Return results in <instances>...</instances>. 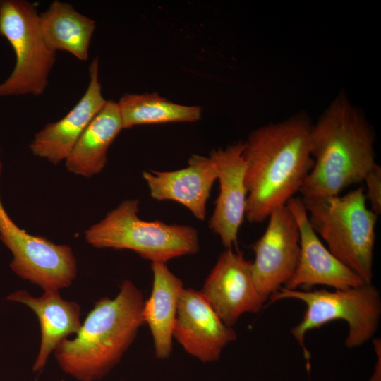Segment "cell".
Here are the masks:
<instances>
[{
  "label": "cell",
  "mask_w": 381,
  "mask_h": 381,
  "mask_svg": "<svg viewBox=\"0 0 381 381\" xmlns=\"http://www.w3.org/2000/svg\"><path fill=\"white\" fill-rule=\"evenodd\" d=\"M0 35L16 57L12 72L0 83V97L43 94L56 52L42 38L35 5L25 0H0Z\"/></svg>",
  "instance_id": "cell-7"
},
{
  "label": "cell",
  "mask_w": 381,
  "mask_h": 381,
  "mask_svg": "<svg viewBox=\"0 0 381 381\" xmlns=\"http://www.w3.org/2000/svg\"><path fill=\"white\" fill-rule=\"evenodd\" d=\"M6 299L26 305L38 318L41 342L32 366L34 372L42 370L56 346L69 335L77 334L81 327L80 305L64 300L59 291H44L42 296L34 297L25 290H19Z\"/></svg>",
  "instance_id": "cell-16"
},
{
  "label": "cell",
  "mask_w": 381,
  "mask_h": 381,
  "mask_svg": "<svg viewBox=\"0 0 381 381\" xmlns=\"http://www.w3.org/2000/svg\"><path fill=\"white\" fill-rule=\"evenodd\" d=\"M366 200L370 202V210L377 215L381 213V167L377 164L365 177Z\"/></svg>",
  "instance_id": "cell-21"
},
{
  "label": "cell",
  "mask_w": 381,
  "mask_h": 381,
  "mask_svg": "<svg viewBox=\"0 0 381 381\" xmlns=\"http://www.w3.org/2000/svg\"><path fill=\"white\" fill-rule=\"evenodd\" d=\"M173 339L200 362L213 363L237 335L221 320L200 291L184 288L178 304Z\"/></svg>",
  "instance_id": "cell-12"
},
{
  "label": "cell",
  "mask_w": 381,
  "mask_h": 381,
  "mask_svg": "<svg viewBox=\"0 0 381 381\" xmlns=\"http://www.w3.org/2000/svg\"><path fill=\"white\" fill-rule=\"evenodd\" d=\"M373 344L377 353V361L375 368V372L370 381H381V354H380V339H374Z\"/></svg>",
  "instance_id": "cell-22"
},
{
  "label": "cell",
  "mask_w": 381,
  "mask_h": 381,
  "mask_svg": "<svg viewBox=\"0 0 381 381\" xmlns=\"http://www.w3.org/2000/svg\"><path fill=\"white\" fill-rule=\"evenodd\" d=\"M373 128L344 94L338 95L310 132L314 165L300 192L303 198L339 195L364 181L377 164Z\"/></svg>",
  "instance_id": "cell-2"
},
{
  "label": "cell",
  "mask_w": 381,
  "mask_h": 381,
  "mask_svg": "<svg viewBox=\"0 0 381 381\" xmlns=\"http://www.w3.org/2000/svg\"><path fill=\"white\" fill-rule=\"evenodd\" d=\"M139 201H123L104 218L85 231V238L98 248L130 250L153 262L196 254L198 231L188 225L146 221L138 216Z\"/></svg>",
  "instance_id": "cell-5"
},
{
  "label": "cell",
  "mask_w": 381,
  "mask_h": 381,
  "mask_svg": "<svg viewBox=\"0 0 381 381\" xmlns=\"http://www.w3.org/2000/svg\"><path fill=\"white\" fill-rule=\"evenodd\" d=\"M200 292L230 327L243 314L258 313L267 301L255 285L252 262L232 248L225 249L219 255Z\"/></svg>",
  "instance_id": "cell-10"
},
{
  "label": "cell",
  "mask_w": 381,
  "mask_h": 381,
  "mask_svg": "<svg viewBox=\"0 0 381 381\" xmlns=\"http://www.w3.org/2000/svg\"><path fill=\"white\" fill-rule=\"evenodd\" d=\"M268 219L264 234L251 246L253 281L266 300L291 279L300 255L299 229L286 205L274 210Z\"/></svg>",
  "instance_id": "cell-9"
},
{
  "label": "cell",
  "mask_w": 381,
  "mask_h": 381,
  "mask_svg": "<svg viewBox=\"0 0 381 381\" xmlns=\"http://www.w3.org/2000/svg\"><path fill=\"white\" fill-rule=\"evenodd\" d=\"M122 129L117 102L107 100L66 159L68 171L87 178L100 173L107 162L108 150Z\"/></svg>",
  "instance_id": "cell-18"
},
{
  "label": "cell",
  "mask_w": 381,
  "mask_h": 381,
  "mask_svg": "<svg viewBox=\"0 0 381 381\" xmlns=\"http://www.w3.org/2000/svg\"><path fill=\"white\" fill-rule=\"evenodd\" d=\"M244 142L212 150L213 161L219 183L215 207L209 220L210 229L218 235L225 249L237 245L238 230L245 219L247 190L244 177Z\"/></svg>",
  "instance_id": "cell-13"
},
{
  "label": "cell",
  "mask_w": 381,
  "mask_h": 381,
  "mask_svg": "<svg viewBox=\"0 0 381 381\" xmlns=\"http://www.w3.org/2000/svg\"><path fill=\"white\" fill-rule=\"evenodd\" d=\"M88 86L75 105L61 119L48 123L35 133L30 145L32 153L56 164L65 161L78 138L107 99L102 95L99 80V59L89 66Z\"/></svg>",
  "instance_id": "cell-14"
},
{
  "label": "cell",
  "mask_w": 381,
  "mask_h": 381,
  "mask_svg": "<svg viewBox=\"0 0 381 381\" xmlns=\"http://www.w3.org/2000/svg\"><path fill=\"white\" fill-rule=\"evenodd\" d=\"M152 198L173 201L186 207L199 220H205L212 188L217 179L210 157L192 155L188 166L174 171H143Z\"/></svg>",
  "instance_id": "cell-15"
},
{
  "label": "cell",
  "mask_w": 381,
  "mask_h": 381,
  "mask_svg": "<svg viewBox=\"0 0 381 381\" xmlns=\"http://www.w3.org/2000/svg\"><path fill=\"white\" fill-rule=\"evenodd\" d=\"M145 298L128 279L114 298L98 300L74 339L63 340L54 349L61 369L79 381L104 377L121 360L144 325Z\"/></svg>",
  "instance_id": "cell-3"
},
{
  "label": "cell",
  "mask_w": 381,
  "mask_h": 381,
  "mask_svg": "<svg viewBox=\"0 0 381 381\" xmlns=\"http://www.w3.org/2000/svg\"><path fill=\"white\" fill-rule=\"evenodd\" d=\"M122 381V380H121Z\"/></svg>",
  "instance_id": "cell-23"
},
{
  "label": "cell",
  "mask_w": 381,
  "mask_h": 381,
  "mask_svg": "<svg viewBox=\"0 0 381 381\" xmlns=\"http://www.w3.org/2000/svg\"><path fill=\"white\" fill-rule=\"evenodd\" d=\"M123 128L138 125L195 122L202 109L172 102L157 93L124 94L117 102Z\"/></svg>",
  "instance_id": "cell-20"
},
{
  "label": "cell",
  "mask_w": 381,
  "mask_h": 381,
  "mask_svg": "<svg viewBox=\"0 0 381 381\" xmlns=\"http://www.w3.org/2000/svg\"><path fill=\"white\" fill-rule=\"evenodd\" d=\"M302 200L313 229L328 250L365 283H372L378 216L367 207L364 188L342 196Z\"/></svg>",
  "instance_id": "cell-4"
},
{
  "label": "cell",
  "mask_w": 381,
  "mask_h": 381,
  "mask_svg": "<svg viewBox=\"0 0 381 381\" xmlns=\"http://www.w3.org/2000/svg\"><path fill=\"white\" fill-rule=\"evenodd\" d=\"M1 167L0 148V174ZM0 240L13 255L12 271L44 291L68 287L76 277L77 262L71 248L18 227L7 214L1 198Z\"/></svg>",
  "instance_id": "cell-8"
},
{
  "label": "cell",
  "mask_w": 381,
  "mask_h": 381,
  "mask_svg": "<svg viewBox=\"0 0 381 381\" xmlns=\"http://www.w3.org/2000/svg\"><path fill=\"white\" fill-rule=\"evenodd\" d=\"M312 126L305 116H296L249 134L243 150L249 222H262L300 190L314 165Z\"/></svg>",
  "instance_id": "cell-1"
},
{
  "label": "cell",
  "mask_w": 381,
  "mask_h": 381,
  "mask_svg": "<svg viewBox=\"0 0 381 381\" xmlns=\"http://www.w3.org/2000/svg\"><path fill=\"white\" fill-rule=\"evenodd\" d=\"M153 282L151 294L145 299L142 316L150 331L155 357L168 358L172 351L173 329L181 293L185 288L165 263H151Z\"/></svg>",
  "instance_id": "cell-17"
},
{
  "label": "cell",
  "mask_w": 381,
  "mask_h": 381,
  "mask_svg": "<svg viewBox=\"0 0 381 381\" xmlns=\"http://www.w3.org/2000/svg\"><path fill=\"white\" fill-rule=\"evenodd\" d=\"M288 298L300 300L306 305L303 319L291 332L301 347L308 365L310 353L304 344L308 331L334 320L346 321L349 331L345 346L353 349L369 341L378 328L381 297L372 283L332 291L325 289L303 291L282 287L269 297V304Z\"/></svg>",
  "instance_id": "cell-6"
},
{
  "label": "cell",
  "mask_w": 381,
  "mask_h": 381,
  "mask_svg": "<svg viewBox=\"0 0 381 381\" xmlns=\"http://www.w3.org/2000/svg\"><path fill=\"white\" fill-rule=\"evenodd\" d=\"M286 205L298 224L300 255L292 277L283 287L309 291L314 286L323 285L345 289L365 283L323 245L309 222L302 198L293 197Z\"/></svg>",
  "instance_id": "cell-11"
},
{
  "label": "cell",
  "mask_w": 381,
  "mask_h": 381,
  "mask_svg": "<svg viewBox=\"0 0 381 381\" xmlns=\"http://www.w3.org/2000/svg\"><path fill=\"white\" fill-rule=\"evenodd\" d=\"M39 25L49 49L55 52H67L82 61L89 59L95 22L78 12L71 4L52 1L46 11L39 13Z\"/></svg>",
  "instance_id": "cell-19"
}]
</instances>
